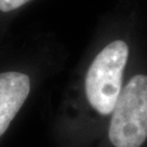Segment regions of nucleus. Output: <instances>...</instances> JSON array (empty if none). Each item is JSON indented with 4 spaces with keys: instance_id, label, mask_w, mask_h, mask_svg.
Here are the masks:
<instances>
[{
    "instance_id": "1",
    "label": "nucleus",
    "mask_w": 147,
    "mask_h": 147,
    "mask_svg": "<svg viewBox=\"0 0 147 147\" xmlns=\"http://www.w3.org/2000/svg\"><path fill=\"white\" fill-rule=\"evenodd\" d=\"M129 53V45L115 39L92 60L84 76L83 107L59 125L63 147H87L101 138L123 88Z\"/></svg>"
},
{
    "instance_id": "2",
    "label": "nucleus",
    "mask_w": 147,
    "mask_h": 147,
    "mask_svg": "<svg viewBox=\"0 0 147 147\" xmlns=\"http://www.w3.org/2000/svg\"><path fill=\"white\" fill-rule=\"evenodd\" d=\"M31 92V79L22 72H0V137L9 129Z\"/></svg>"
}]
</instances>
